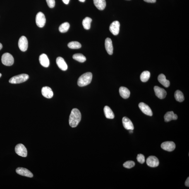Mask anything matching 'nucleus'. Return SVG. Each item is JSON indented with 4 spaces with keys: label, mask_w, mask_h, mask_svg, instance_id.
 <instances>
[{
    "label": "nucleus",
    "mask_w": 189,
    "mask_h": 189,
    "mask_svg": "<svg viewBox=\"0 0 189 189\" xmlns=\"http://www.w3.org/2000/svg\"><path fill=\"white\" fill-rule=\"evenodd\" d=\"M81 119V115L79 110L76 108L72 109L69 116V124L72 128L78 126Z\"/></svg>",
    "instance_id": "1"
},
{
    "label": "nucleus",
    "mask_w": 189,
    "mask_h": 189,
    "mask_svg": "<svg viewBox=\"0 0 189 189\" xmlns=\"http://www.w3.org/2000/svg\"><path fill=\"white\" fill-rule=\"evenodd\" d=\"M92 75L90 72H87L82 75L78 79V85L80 87H84L88 85L92 79Z\"/></svg>",
    "instance_id": "2"
},
{
    "label": "nucleus",
    "mask_w": 189,
    "mask_h": 189,
    "mask_svg": "<svg viewBox=\"0 0 189 189\" xmlns=\"http://www.w3.org/2000/svg\"><path fill=\"white\" fill-rule=\"evenodd\" d=\"M28 79L29 76L28 75L21 74L12 77L9 80V82L12 84L20 83L26 81Z\"/></svg>",
    "instance_id": "3"
},
{
    "label": "nucleus",
    "mask_w": 189,
    "mask_h": 189,
    "mask_svg": "<svg viewBox=\"0 0 189 189\" xmlns=\"http://www.w3.org/2000/svg\"><path fill=\"white\" fill-rule=\"evenodd\" d=\"M1 62L3 65L6 66H11L14 62V59L12 55L8 53H4L1 57Z\"/></svg>",
    "instance_id": "4"
},
{
    "label": "nucleus",
    "mask_w": 189,
    "mask_h": 189,
    "mask_svg": "<svg viewBox=\"0 0 189 189\" xmlns=\"http://www.w3.org/2000/svg\"><path fill=\"white\" fill-rule=\"evenodd\" d=\"M36 23L38 26L43 27L45 24L46 19L45 16L42 12H39L36 16Z\"/></svg>",
    "instance_id": "5"
},
{
    "label": "nucleus",
    "mask_w": 189,
    "mask_h": 189,
    "mask_svg": "<svg viewBox=\"0 0 189 189\" xmlns=\"http://www.w3.org/2000/svg\"><path fill=\"white\" fill-rule=\"evenodd\" d=\"M15 150L16 153L19 156L22 157H26L27 151L26 148L23 144H18L15 147Z\"/></svg>",
    "instance_id": "6"
},
{
    "label": "nucleus",
    "mask_w": 189,
    "mask_h": 189,
    "mask_svg": "<svg viewBox=\"0 0 189 189\" xmlns=\"http://www.w3.org/2000/svg\"><path fill=\"white\" fill-rule=\"evenodd\" d=\"M18 46L20 50L23 51H26L28 48V42L27 38L23 36L20 38L18 42Z\"/></svg>",
    "instance_id": "7"
},
{
    "label": "nucleus",
    "mask_w": 189,
    "mask_h": 189,
    "mask_svg": "<svg viewBox=\"0 0 189 189\" xmlns=\"http://www.w3.org/2000/svg\"><path fill=\"white\" fill-rule=\"evenodd\" d=\"M161 147L164 150L171 152L176 148V144L173 142L167 141L163 142Z\"/></svg>",
    "instance_id": "8"
},
{
    "label": "nucleus",
    "mask_w": 189,
    "mask_h": 189,
    "mask_svg": "<svg viewBox=\"0 0 189 189\" xmlns=\"http://www.w3.org/2000/svg\"><path fill=\"white\" fill-rule=\"evenodd\" d=\"M120 24L119 22L115 21L110 25L109 30L113 35H117L120 32Z\"/></svg>",
    "instance_id": "9"
},
{
    "label": "nucleus",
    "mask_w": 189,
    "mask_h": 189,
    "mask_svg": "<svg viewBox=\"0 0 189 189\" xmlns=\"http://www.w3.org/2000/svg\"><path fill=\"white\" fill-rule=\"evenodd\" d=\"M159 161L157 157L154 156H150L147 160V165L152 167H156L158 166Z\"/></svg>",
    "instance_id": "10"
},
{
    "label": "nucleus",
    "mask_w": 189,
    "mask_h": 189,
    "mask_svg": "<svg viewBox=\"0 0 189 189\" xmlns=\"http://www.w3.org/2000/svg\"><path fill=\"white\" fill-rule=\"evenodd\" d=\"M139 107L140 108L142 112L144 113L147 115L149 116H152L153 113L150 107L145 103L143 102L140 103L139 104Z\"/></svg>",
    "instance_id": "11"
},
{
    "label": "nucleus",
    "mask_w": 189,
    "mask_h": 189,
    "mask_svg": "<svg viewBox=\"0 0 189 189\" xmlns=\"http://www.w3.org/2000/svg\"><path fill=\"white\" fill-rule=\"evenodd\" d=\"M154 89L156 96L159 99H163L165 98L167 92L165 89L157 86L154 87Z\"/></svg>",
    "instance_id": "12"
},
{
    "label": "nucleus",
    "mask_w": 189,
    "mask_h": 189,
    "mask_svg": "<svg viewBox=\"0 0 189 189\" xmlns=\"http://www.w3.org/2000/svg\"><path fill=\"white\" fill-rule=\"evenodd\" d=\"M16 171L18 174L22 176L30 178H32L33 176L31 172L25 168L18 167L16 169Z\"/></svg>",
    "instance_id": "13"
},
{
    "label": "nucleus",
    "mask_w": 189,
    "mask_h": 189,
    "mask_svg": "<svg viewBox=\"0 0 189 189\" xmlns=\"http://www.w3.org/2000/svg\"><path fill=\"white\" fill-rule=\"evenodd\" d=\"M56 63L58 66L61 70L63 71H66L67 69V65L63 58L59 57L57 58Z\"/></svg>",
    "instance_id": "14"
},
{
    "label": "nucleus",
    "mask_w": 189,
    "mask_h": 189,
    "mask_svg": "<svg viewBox=\"0 0 189 189\" xmlns=\"http://www.w3.org/2000/svg\"><path fill=\"white\" fill-rule=\"evenodd\" d=\"M122 123L124 128L128 130H133L134 129L133 123L128 117H124L122 119Z\"/></svg>",
    "instance_id": "15"
},
{
    "label": "nucleus",
    "mask_w": 189,
    "mask_h": 189,
    "mask_svg": "<svg viewBox=\"0 0 189 189\" xmlns=\"http://www.w3.org/2000/svg\"><path fill=\"white\" fill-rule=\"evenodd\" d=\"M42 95L47 99H51L53 97V93L50 88L49 87H43L42 90Z\"/></svg>",
    "instance_id": "16"
},
{
    "label": "nucleus",
    "mask_w": 189,
    "mask_h": 189,
    "mask_svg": "<svg viewBox=\"0 0 189 189\" xmlns=\"http://www.w3.org/2000/svg\"><path fill=\"white\" fill-rule=\"evenodd\" d=\"M105 46L108 54L110 55H112L113 53L112 41L110 38H108L106 39Z\"/></svg>",
    "instance_id": "17"
},
{
    "label": "nucleus",
    "mask_w": 189,
    "mask_h": 189,
    "mask_svg": "<svg viewBox=\"0 0 189 189\" xmlns=\"http://www.w3.org/2000/svg\"><path fill=\"white\" fill-rule=\"evenodd\" d=\"M39 60L40 64L44 67H48L49 66V60L47 55L46 54H41L39 56Z\"/></svg>",
    "instance_id": "18"
},
{
    "label": "nucleus",
    "mask_w": 189,
    "mask_h": 189,
    "mask_svg": "<svg viewBox=\"0 0 189 189\" xmlns=\"http://www.w3.org/2000/svg\"><path fill=\"white\" fill-rule=\"evenodd\" d=\"M164 118L165 122H169L172 120H176L178 119V116L173 111H169L165 114Z\"/></svg>",
    "instance_id": "19"
},
{
    "label": "nucleus",
    "mask_w": 189,
    "mask_h": 189,
    "mask_svg": "<svg viewBox=\"0 0 189 189\" xmlns=\"http://www.w3.org/2000/svg\"><path fill=\"white\" fill-rule=\"evenodd\" d=\"M119 92L121 97L124 99H128L130 97V92L126 88L121 87L119 89Z\"/></svg>",
    "instance_id": "20"
},
{
    "label": "nucleus",
    "mask_w": 189,
    "mask_h": 189,
    "mask_svg": "<svg viewBox=\"0 0 189 189\" xmlns=\"http://www.w3.org/2000/svg\"><path fill=\"white\" fill-rule=\"evenodd\" d=\"M93 2L94 6L99 10H104L106 8V0H93Z\"/></svg>",
    "instance_id": "21"
},
{
    "label": "nucleus",
    "mask_w": 189,
    "mask_h": 189,
    "mask_svg": "<svg viewBox=\"0 0 189 189\" xmlns=\"http://www.w3.org/2000/svg\"><path fill=\"white\" fill-rule=\"evenodd\" d=\"M158 79L160 83L165 87L167 88L169 87L170 82L166 79L165 76L163 74H160L158 76Z\"/></svg>",
    "instance_id": "22"
},
{
    "label": "nucleus",
    "mask_w": 189,
    "mask_h": 189,
    "mask_svg": "<svg viewBox=\"0 0 189 189\" xmlns=\"http://www.w3.org/2000/svg\"><path fill=\"white\" fill-rule=\"evenodd\" d=\"M105 115L106 118L108 119H112L114 118L115 115L114 113L109 106H106L104 108Z\"/></svg>",
    "instance_id": "23"
},
{
    "label": "nucleus",
    "mask_w": 189,
    "mask_h": 189,
    "mask_svg": "<svg viewBox=\"0 0 189 189\" xmlns=\"http://www.w3.org/2000/svg\"><path fill=\"white\" fill-rule=\"evenodd\" d=\"M92 20V19L88 17H86L84 19L82 22V25L84 28L87 30H89L90 28Z\"/></svg>",
    "instance_id": "24"
},
{
    "label": "nucleus",
    "mask_w": 189,
    "mask_h": 189,
    "mask_svg": "<svg viewBox=\"0 0 189 189\" xmlns=\"http://www.w3.org/2000/svg\"><path fill=\"white\" fill-rule=\"evenodd\" d=\"M174 97L176 100L178 102H181L184 100L185 98L183 93L180 90H177L175 92Z\"/></svg>",
    "instance_id": "25"
},
{
    "label": "nucleus",
    "mask_w": 189,
    "mask_h": 189,
    "mask_svg": "<svg viewBox=\"0 0 189 189\" xmlns=\"http://www.w3.org/2000/svg\"><path fill=\"white\" fill-rule=\"evenodd\" d=\"M73 59L80 63H84L86 60V58L83 55L80 53L74 54L73 56Z\"/></svg>",
    "instance_id": "26"
},
{
    "label": "nucleus",
    "mask_w": 189,
    "mask_h": 189,
    "mask_svg": "<svg viewBox=\"0 0 189 189\" xmlns=\"http://www.w3.org/2000/svg\"><path fill=\"white\" fill-rule=\"evenodd\" d=\"M150 77V73L149 71H145L142 72L140 75V79L143 82H147Z\"/></svg>",
    "instance_id": "27"
},
{
    "label": "nucleus",
    "mask_w": 189,
    "mask_h": 189,
    "mask_svg": "<svg viewBox=\"0 0 189 189\" xmlns=\"http://www.w3.org/2000/svg\"><path fill=\"white\" fill-rule=\"evenodd\" d=\"M70 27L69 24L68 22H65L60 26L59 27V31L61 33L66 32Z\"/></svg>",
    "instance_id": "28"
},
{
    "label": "nucleus",
    "mask_w": 189,
    "mask_h": 189,
    "mask_svg": "<svg viewBox=\"0 0 189 189\" xmlns=\"http://www.w3.org/2000/svg\"><path fill=\"white\" fill-rule=\"evenodd\" d=\"M68 46L70 49H79L81 47V45L78 42H72L68 43Z\"/></svg>",
    "instance_id": "29"
},
{
    "label": "nucleus",
    "mask_w": 189,
    "mask_h": 189,
    "mask_svg": "<svg viewBox=\"0 0 189 189\" xmlns=\"http://www.w3.org/2000/svg\"><path fill=\"white\" fill-rule=\"evenodd\" d=\"M135 163L132 161H128L125 162L123 164V166L127 168H131L135 166Z\"/></svg>",
    "instance_id": "30"
},
{
    "label": "nucleus",
    "mask_w": 189,
    "mask_h": 189,
    "mask_svg": "<svg viewBox=\"0 0 189 189\" xmlns=\"http://www.w3.org/2000/svg\"><path fill=\"white\" fill-rule=\"evenodd\" d=\"M137 160L140 164H143L145 162V158L144 156L142 154H138L137 156Z\"/></svg>",
    "instance_id": "31"
},
{
    "label": "nucleus",
    "mask_w": 189,
    "mask_h": 189,
    "mask_svg": "<svg viewBox=\"0 0 189 189\" xmlns=\"http://www.w3.org/2000/svg\"><path fill=\"white\" fill-rule=\"evenodd\" d=\"M48 6L51 8H53L55 6V0H46Z\"/></svg>",
    "instance_id": "32"
},
{
    "label": "nucleus",
    "mask_w": 189,
    "mask_h": 189,
    "mask_svg": "<svg viewBox=\"0 0 189 189\" xmlns=\"http://www.w3.org/2000/svg\"><path fill=\"white\" fill-rule=\"evenodd\" d=\"M146 2L149 3H154L156 1V0H144Z\"/></svg>",
    "instance_id": "33"
},
{
    "label": "nucleus",
    "mask_w": 189,
    "mask_h": 189,
    "mask_svg": "<svg viewBox=\"0 0 189 189\" xmlns=\"http://www.w3.org/2000/svg\"><path fill=\"white\" fill-rule=\"evenodd\" d=\"M185 185L187 187H189V178H187L186 181L185 182Z\"/></svg>",
    "instance_id": "34"
},
{
    "label": "nucleus",
    "mask_w": 189,
    "mask_h": 189,
    "mask_svg": "<svg viewBox=\"0 0 189 189\" xmlns=\"http://www.w3.org/2000/svg\"><path fill=\"white\" fill-rule=\"evenodd\" d=\"M63 2L65 3V4H68L69 3L70 0H62Z\"/></svg>",
    "instance_id": "35"
},
{
    "label": "nucleus",
    "mask_w": 189,
    "mask_h": 189,
    "mask_svg": "<svg viewBox=\"0 0 189 189\" xmlns=\"http://www.w3.org/2000/svg\"><path fill=\"white\" fill-rule=\"evenodd\" d=\"M3 46L2 44L0 43V50L2 49Z\"/></svg>",
    "instance_id": "36"
},
{
    "label": "nucleus",
    "mask_w": 189,
    "mask_h": 189,
    "mask_svg": "<svg viewBox=\"0 0 189 189\" xmlns=\"http://www.w3.org/2000/svg\"><path fill=\"white\" fill-rule=\"evenodd\" d=\"M79 1L81 2H84L85 1V0H79Z\"/></svg>",
    "instance_id": "37"
},
{
    "label": "nucleus",
    "mask_w": 189,
    "mask_h": 189,
    "mask_svg": "<svg viewBox=\"0 0 189 189\" xmlns=\"http://www.w3.org/2000/svg\"><path fill=\"white\" fill-rule=\"evenodd\" d=\"M130 130V133H132L133 132V130Z\"/></svg>",
    "instance_id": "38"
},
{
    "label": "nucleus",
    "mask_w": 189,
    "mask_h": 189,
    "mask_svg": "<svg viewBox=\"0 0 189 189\" xmlns=\"http://www.w3.org/2000/svg\"><path fill=\"white\" fill-rule=\"evenodd\" d=\"M1 73H0V78H1Z\"/></svg>",
    "instance_id": "39"
}]
</instances>
